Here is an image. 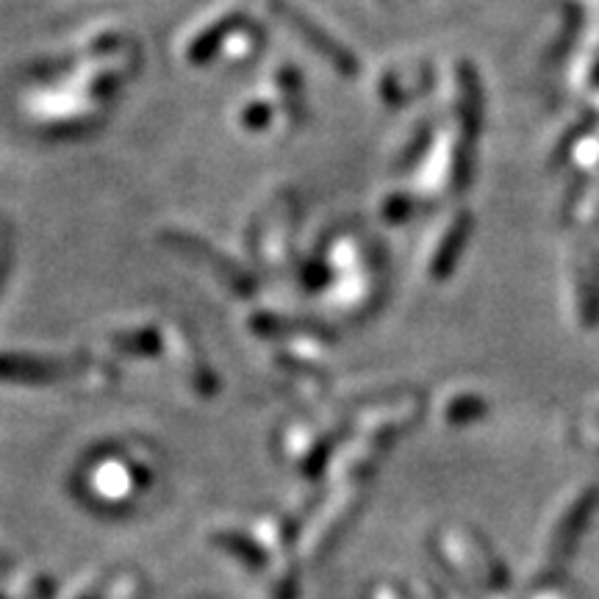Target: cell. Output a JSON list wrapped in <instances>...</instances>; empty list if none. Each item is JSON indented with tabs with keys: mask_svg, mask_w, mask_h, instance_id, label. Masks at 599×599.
Here are the masks:
<instances>
[{
	"mask_svg": "<svg viewBox=\"0 0 599 599\" xmlns=\"http://www.w3.org/2000/svg\"><path fill=\"white\" fill-rule=\"evenodd\" d=\"M469 233H472V217L469 214H461L456 220V226L450 228V233L445 237V242H441L439 253H436L434 258V278H450V273L456 269L458 258H461L463 253V244H466Z\"/></svg>",
	"mask_w": 599,
	"mask_h": 599,
	"instance_id": "1",
	"label": "cell"
}]
</instances>
